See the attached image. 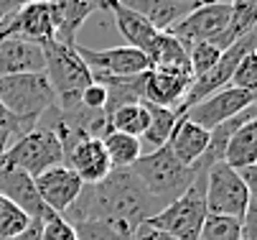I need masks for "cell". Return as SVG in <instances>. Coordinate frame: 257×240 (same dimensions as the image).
I'll return each instance as SVG.
<instances>
[{"label": "cell", "instance_id": "83f0119b", "mask_svg": "<svg viewBox=\"0 0 257 240\" xmlns=\"http://www.w3.org/2000/svg\"><path fill=\"white\" fill-rule=\"evenodd\" d=\"M239 237H242V220L206 212L199 240H239Z\"/></svg>", "mask_w": 257, "mask_h": 240}, {"label": "cell", "instance_id": "4fadbf2b", "mask_svg": "<svg viewBox=\"0 0 257 240\" xmlns=\"http://www.w3.org/2000/svg\"><path fill=\"white\" fill-rule=\"evenodd\" d=\"M33 184H36V189H39L41 202L56 215H64L71 204L77 202V197L84 187L79 182V177L64 164L46 169L44 174H39L33 179Z\"/></svg>", "mask_w": 257, "mask_h": 240}, {"label": "cell", "instance_id": "d4e9b609", "mask_svg": "<svg viewBox=\"0 0 257 240\" xmlns=\"http://www.w3.org/2000/svg\"><path fill=\"white\" fill-rule=\"evenodd\" d=\"M117 3H122L125 8L143 16L158 31H168L171 26H176L183 18V11L173 3V0H117Z\"/></svg>", "mask_w": 257, "mask_h": 240}, {"label": "cell", "instance_id": "3957f363", "mask_svg": "<svg viewBox=\"0 0 257 240\" xmlns=\"http://www.w3.org/2000/svg\"><path fill=\"white\" fill-rule=\"evenodd\" d=\"M41 49H44V74L54 90L56 108L59 110L77 108L84 87H89L94 82L92 72L87 69L82 56L77 54V44L64 46L59 41H49Z\"/></svg>", "mask_w": 257, "mask_h": 240}, {"label": "cell", "instance_id": "2e32d148", "mask_svg": "<svg viewBox=\"0 0 257 240\" xmlns=\"http://www.w3.org/2000/svg\"><path fill=\"white\" fill-rule=\"evenodd\" d=\"M64 166H69L71 171H74L82 184H97L112 171L109 158L104 153V146H102V138L79 141L64 156Z\"/></svg>", "mask_w": 257, "mask_h": 240}, {"label": "cell", "instance_id": "d6986e66", "mask_svg": "<svg viewBox=\"0 0 257 240\" xmlns=\"http://www.w3.org/2000/svg\"><path fill=\"white\" fill-rule=\"evenodd\" d=\"M107 11L115 16V23H117L120 33L125 36L127 46L138 49L140 54H145V59H148L153 46H156V41H158V36H161V31L153 28L148 21H145L143 16H138L135 11L125 8L122 3H117V0H109Z\"/></svg>", "mask_w": 257, "mask_h": 240}, {"label": "cell", "instance_id": "e0dca14e", "mask_svg": "<svg viewBox=\"0 0 257 240\" xmlns=\"http://www.w3.org/2000/svg\"><path fill=\"white\" fill-rule=\"evenodd\" d=\"M46 3L54 21V41L64 46H74L82 23L99 11L92 0H46Z\"/></svg>", "mask_w": 257, "mask_h": 240}, {"label": "cell", "instance_id": "44dd1931", "mask_svg": "<svg viewBox=\"0 0 257 240\" xmlns=\"http://www.w3.org/2000/svg\"><path fill=\"white\" fill-rule=\"evenodd\" d=\"M222 161L234 171L254 166V161H257V118L247 120L244 125H239L229 135L224 153H222Z\"/></svg>", "mask_w": 257, "mask_h": 240}, {"label": "cell", "instance_id": "8fae6325", "mask_svg": "<svg viewBox=\"0 0 257 240\" xmlns=\"http://www.w3.org/2000/svg\"><path fill=\"white\" fill-rule=\"evenodd\" d=\"M227 23H229V6L204 3L201 8L183 16L176 26H171L168 33L183 49H189L191 44H199V41H214L227 28Z\"/></svg>", "mask_w": 257, "mask_h": 240}, {"label": "cell", "instance_id": "836d02e7", "mask_svg": "<svg viewBox=\"0 0 257 240\" xmlns=\"http://www.w3.org/2000/svg\"><path fill=\"white\" fill-rule=\"evenodd\" d=\"M79 105L87 108V110H99V113H104V108H107V90H104L99 82H92V85L84 87V92L79 95Z\"/></svg>", "mask_w": 257, "mask_h": 240}, {"label": "cell", "instance_id": "52a82bcc", "mask_svg": "<svg viewBox=\"0 0 257 240\" xmlns=\"http://www.w3.org/2000/svg\"><path fill=\"white\" fill-rule=\"evenodd\" d=\"M252 207V189L242 182L234 169L216 161L206 169V212L244 220Z\"/></svg>", "mask_w": 257, "mask_h": 240}, {"label": "cell", "instance_id": "d590c367", "mask_svg": "<svg viewBox=\"0 0 257 240\" xmlns=\"http://www.w3.org/2000/svg\"><path fill=\"white\" fill-rule=\"evenodd\" d=\"M28 3H33V0H0V21H3L6 16H11V13H16L18 8L28 6Z\"/></svg>", "mask_w": 257, "mask_h": 240}, {"label": "cell", "instance_id": "277c9868", "mask_svg": "<svg viewBox=\"0 0 257 240\" xmlns=\"http://www.w3.org/2000/svg\"><path fill=\"white\" fill-rule=\"evenodd\" d=\"M204 220H206V169L196 166V179L191 182V187L145 222L161 232H168L176 240H199Z\"/></svg>", "mask_w": 257, "mask_h": 240}, {"label": "cell", "instance_id": "7402d4cb", "mask_svg": "<svg viewBox=\"0 0 257 240\" xmlns=\"http://www.w3.org/2000/svg\"><path fill=\"white\" fill-rule=\"evenodd\" d=\"M257 23V0H237L229 6V23L219 36L209 44H214L219 51H227L232 44H237L239 39H244L247 33L254 31Z\"/></svg>", "mask_w": 257, "mask_h": 240}, {"label": "cell", "instance_id": "30bf717a", "mask_svg": "<svg viewBox=\"0 0 257 240\" xmlns=\"http://www.w3.org/2000/svg\"><path fill=\"white\" fill-rule=\"evenodd\" d=\"M249 105H254V92H244V90H237V87H224V90L204 97L201 102H196V105L191 110H186L181 118H186V120L206 128V130H214L216 125H222L229 118L239 115Z\"/></svg>", "mask_w": 257, "mask_h": 240}, {"label": "cell", "instance_id": "8d00e7d4", "mask_svg": "<svg viewBox=\"0 0 257 240\" xmlns=\"http://www.w3.org/2000/svg\"><path fill=\"white\" fill-rule=\"evenodd\" d=\"M11 240H41V222H31V227H26L21 235H16Z\"/></svg>", "mask_w": 257, "mask_h": 240}, {"label": "cell", "instance_id": "7a4b0ae2", "mask_svg": "<svg viewBox=\"0 0 257 240\" xmlns=\"http://www.w3.org/2000/svg\"><path fill=\"white\" fill-rule=\"evenodd\" d=\"M130 171L161 207L178 199L196 179V166L178 164L166 146L151 153H140V158L130 166Z\"/></svg>", "mask_w": 257, "mask_h": 240}, {"label": "cell", "instance_id": "603a6c76", "mask_svg": "<svg viewBox=\"0 0 257 240\" xmlns=\"http://www.w3.org/2000/svg\"><path fill=\"white\" fill-rule=\"evenodd\" d=\"M143 105H145V110H148V128L143 130V135L138 141L151 153V151H158V148H163L168 143V138H171V133H173V128H176L181 115L176 110H171V108L151 105V102H145V100H143Z\"/></svg>", "mask_w": 257, "mask_h": 240}, {"label": "cell", "instance_id": "484cf974", "mask_svg": "<svg viewBox=\"0 0 257 240\" xmlns=\"http://www.w3.org/2000/svg\"><path fill=\"white\" fill-rule=\"evenodd\" d=\"M102 146L112 169H130L143 153V146L138 138L125 133H115V130H107L102 135Z\"/></svg>", "mask_w": 257, "mask_h": 240}, {"label": "cell", "instance_id": "4dcf8cb0", "mask_svg": "<svg viewBox=\"0 0 257 240\" xmlns=\"http://www.w3.org/2000/svg\"><path fill=\"white\" fill-rule=\"evenodd\" d=\"M186 54H189V64H191L194 79H199V77H204L206 72H211L214 64L219 61V56H222V51H219L214 44H209V41L191 44V46L186 49Z\"/></svg>", "mask_w": 257, "mask_h": 240}, {"label": "cell", "instance_id": "f546056e", "mask_svg": "<svg viewBox=\"0 0 257 240\" xmlns=\"http://www.w3.org/2000/svg\"><path fill=\"white\" fill-rule=\"evenodd\" d=\"M77 240H133L135 230H125L109 222H71Z\"/></svg>", "mask_w": 257, "mask_h": 240}, {"label": "cell", "instance_id": "ac0fdd59", "mask_svg": "<svg viewBox=\"0 0 257 240\" xmlns=\"http://www.w3.org/2000/svg\"><path fill=\"white\" fill-rule=\"evenodd\" d=\"M44 72V49L16 36H0V77Z\"/></svg>", "mask_w": 257, "mask_h": 240}, {"label": "cell", "instance_id": "5bb4252c", "mask_svg": "<svg viewBox=\"0 0 257 240\" xmlns=\"http://www.w3.org/2000/svg\"><path fill=\"white\" fill-rule=\"evenodd\" d=\"M194 85V74L176 69H148L143 82V100L151 105L178 110L189 87Z\"/></svg>", "mask_w": 257, "mask_h": 240}, {"label": "cell", "instance_id": "74e56055", "mask_svg": "<svg viewBox=\"0 0 257 240\" xmlns=\"http://www.w3.org/2000/svg\"><path fill=\"white\" fill-rule=\"evenodd\" d=\"M92 3L99 8V11H107V6H109V0H92Z\"/></svg>", "mask_w": 257, "mask_h": 240}, {"label": "cell", "instance_id": "6da1fadb", "mask_svg": "<svg viewBox=\"0 0 257 240\" xmlns=\"http://www.w3.org/2000/svg\"><path fill=\"white\" fill-rule=\"evenodd\" d=\"M161 210L130 169H112L102 182L84 184L77 202L61 217L66 222H109L135 230Z\"/></svg>", "mask_w": 257, "mask_h": 240}, {"label": "cell", "instance_id": "d6a6232c", "mask_svg": "<svg viewBox=\"0 0 257 240\" xmlns=\"http://www.w3.org/2000/svg\"><path fill=\"white\" fill-rule=\"evenodd\" d=\"M41 240H77V232L71 222H66L61 215L49 212L41 220Z\"/></svg>", "mask_w": 257, "mask_h": 240}, {"label": "cell", "instance_id": "1f68e13d", "mask_svg": "<svg viewBox=\"0 0 257 240\" xmlns=\"http://www.w3.org/2000/svg\"><path fill=\"white\" fill-rule=\"evenodd\" d=\"M229 87H237V90H244V92L257 90V56H254V51L242 56V61L237 64V69L229 79Z\"/></svg>", "mask_w": 257, "mask_h": 240}, {"label": "cell", "instance_id": "5b68a950", "mask_svg": "<svg viewBox=\"0 0 257 240\" xmlns=\"http://www.w3.org/2000/svg\"><path fill=\"white\" fill-rule=\"evenodd\" d=\"M0 105L11 115L39 125L46 110L56 105L54 90L44 72L0 77Z\"/></svg>", "mask_w": 257, "mask_h": 240}, {"label": "cell", "instance_id": "e575fe53", "mask_svg": "<svg viewBox=\"0 0 257 240\" xmlns=\"http://www.w3.org/2000/svg\"><path fill=\"white\" fill-rule=\"evenodd\" d=\"M133 240H176V237H171L168 232H161V230L151 227L148 222H140L135 227V232H133Z\"/></svg>", "mask_w": 257, "mask_h": 240}, {"label": "cell", "instance_id": "4316f807", "mask_svg": "<svg viewBox=\"0 0 257 240\" xmlns=\"http://www.w3.org/2000/svg\"><path fill=\"white\" fill-rule=\"evenodd\" d=\"M107 128L115 133H125V135H133V138H140L143 130L148 128V110H145L143 100L112 110L107 115Z\"/></svg>", "mask_w": 257, "mask_h": 240}, {"label": "cell", "instance_id": "f1b7e54d", "mask_svg": "<svg viewBox=\"0 0 257 240\" xmlns=\"http://www.w3.org/2000/svg\"><path fill=\"white\" fill-rule=\"evenodd\" d=\"M31 222L33 220L21 207H16L11 199L0 194V240H11V237L21 235L26 227H31Z\"/></svg>", "mask_w": 257, "mask_h": 240}, {"label": "cell", "instance_id": "9c48e42d", "mask_svg": "<svg viewBox=\"0 0 257 240\" xmlns=\"http://www.w3.org/2000/svg\"><path fill=\"white\" fill-rule=\"evenodd\" d=\"M77 54L87 64L92 77H135L151 69V61L133 46L115 49H87L77 44Z\"/></svg>", "mask_w": 257, "mask_h": 240}, {"label": "cell", "instance_id": "ffe728a7", "mask_svg": "<svg viewBox=\"0 0 257 240\" xmlns=\"http://www.w3.org/2000/svg\"><path fill=\"white\" fill-rule=\"evenodd\" d=\"M206 146H209V130L186 118H178L171 138L166 143V148L173 153V158L183 166H196L201 161Z\"/></svg>", "mask_w": 257, "mask_h": 240}, {"label": "cell", "instance_id": "8992f818", "mask_svg": "<svg viewBox=\"0 0 257 240\" xmlns=\"http://www.w3.org/2000/svg\"><path fill=\"white\" fill-rule=\"evenodd\" d=\"M59 164H64V151L59 138L46 125H36L31 133L18 138L6 153H0V166L18 169L31 179H36L46 169Z\"/></svg>", "mask_w": 257, "mask_h": 240}, {"label": "cell", "instance_id": "ab89813d", "mask_svg": "<svg viewBox=\"0 0 257 240\" xmlns=\"http://www.w3.org/2000/svg\"><path fill=\"white\" fill-rule=\"evenodd\" d=\"M239 240H244V237H239Z\"/></svg>", "mask_w": 257, "mask_h": 240}, {"label": "cell", "instance_id": "7c38bea8", "mask_svg": "<svg viewBox=\"0 0 257 240\" xmlns=\"http://www.w3.org/2000/svg\"><path fill=\"white\" fill-rule=\"evenodd\" d=\"M0 36H16L31 41L36 46H44L54 41V21L46 0H33V3L18 8L16 13L0 21Z\"/></svg>", "mask_w": 257, "mask_h": 240}, {"label": "cell", "instance_id": "ba28073f", "mask_svg": "<svg viewBox=\"0 0 257 240\" xmlns=\"http://www.w3.org/2000/svg\"><path fill=\"white\" fill-rule=\"evenodd\" d=\"M254 46H257V31L247 33L244 39H239V41H237V44H232L227 51H222L219 61L214 64V69H211V72H206L204 77L194 79V85L189 87L186 97H183L181 108H178L176 113H178V115H183L186 110H191V108L196 105V102H201L204 97H209V95H214V92H219V90L229 87V79H232V74H234V69H237V64L242 61V56L252 54V51H254Z\"/></svg>", "mask_w": 257, "mask_h": 240}, {"label": "cell", "instance_id": "f35d334b", "mask_svg": "<svg viewBox=\"0 0 257 240\" xmlns=\"http://www.w3.org/2000/svg\"><path fill=\"white\" fill-rule=\"evenodd\" d=\"M209 3H219V6H232V3H237V0H209Z\"/></svg>", "mask_w": 257, "mask_h": 240}, {"label": "cell", "instance_id": "cb8c5ba5", "mask_svg": "<svg viewBox=\"0 0 257 240\" xmlns=\"http://www.w3.org/2000/svg\"><path fill=\"white\" fill-rule=\"evenodd\" d=\"M94 82H99L107 90V108H104V118L122 108V105H133V102L143 100V82H145V72L135 74V77H92Z\"/></svg>", "mask_w": 257, "mask_h": 240}, {"label": "cell", "instance_id": "9a60e30c", "mask_svg": "<svg viewBox=\"0 0 257 240\" xmlns=\"http://www.w3.org/2000/svg\"><path fill=\"white\" fill-rule=\"evenodd\" d=\"M0 194L6 199H11L16 207H21L33 222H41L51 210L41 202L39 189H36L33 179L28 174L11 166H0Z\"/></svg>", "mask_w": 257, "mask_h": 240}]
</instances>
